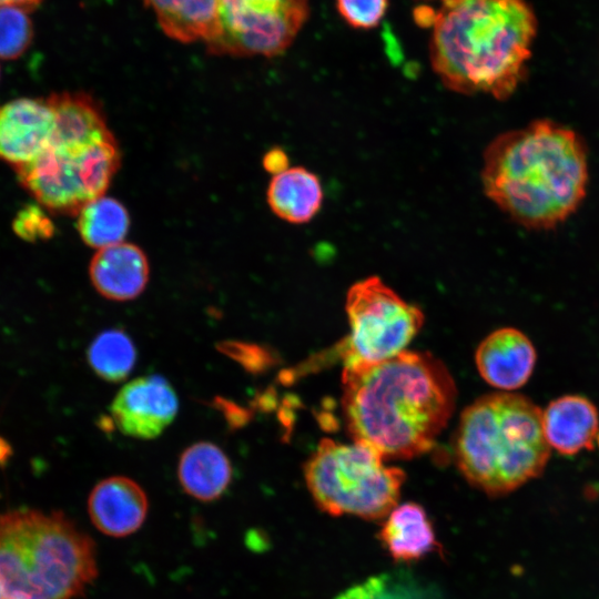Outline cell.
<instances>
[{
	"mask_svg": "<svg viewBox=\"0 0 599 599\" xmlns=\"http://www.w3.org/2000/svg\"><path fill=\"white\" fill-rule=\"evenodd\" d=\"M47 101L54 115L51 145L84 146L112 135L101 105L90 94L52 93Z\"/></svg>",
	"mask_w": 599,
	"mask_h": 599,
	"instance_id": "obj_16",
	"label": "cell"
},
{
	"mask_svg": "<svg viewBox=\"0 0 599 599\" xmlns=\"http://www.w3.org/2000/svg\"><path fill=\"white\" fill-rule=\"evenodd\" d=\"M480 176L485 195L516 223L530 230L554 229L585 199L586 144L569 128L536 120L491 140Z\"/></svg>",
	"mask_w": 599,
	"mask_h": 599,
	"instance_id": "obj_2",
	"label": "cell"
},
{
	"mask_svg": "<svg viewBox=\"0 0 599 599\" xmlns=\"http://www.w3.org/2000/svg\"><path fill=\"white\" fill-rule=\"evenodd\" d=\"M232 464L215 444L199 441L187 447L177 464V477L183 490L201 501L219 499L229 488Z\"/></svg>",
	"mask_w": 599,
	"mask_h": 599,
	"instance_id": "obj_19",
	"label": "cell"
},
{
	"mask_svg": "<svg viewBox=\"0 0 599 599\" xmlns=\"http://www.w3.org/2000/svg\"><path fill=\"white\" fill-rule=\"evenodd\" d=\"M219 29L206 49L216 55L275 57L309 16L308 0H217Z\"/></svg>",
	"mask_w": 599,
	"mask_h": 599,
	"instance_id": "obj_9",
	"label": "cell"
},
{
	"mask_svg": "<svg viewBox=\"0 0 599 599\" xmlns=\"http://www.w3.org/2000/svg\"><path fill=\"white\" fill-rule=\"evenodd\" d=\"M0 599H3L2 595L0 593Z\"/></svg>",
	"mask_w": 599,
	"mask_h": 599,
	"instance_id": "obj_30",
	"label": "cell"
},
{
	"mask_svg": "<svg viewBox=\"0 0 599 599\" xmlns=\"http://www.w3.org/2000/svg\"><path fill=\"white\" fill-rule=\"evenodd\" d=\"M266 200L277 217L292 224H305L319 212L324 190L314 172L304 166H290L273 175Z\"/></svg>",
	"mask_w": 599,
	"mask_h": 599,
	"instance_id": "obj_18",
	"label": "cell"
},
{
	"mask_svg": "<svg viewBox=\"0 0 599 599\" xmlns=\"http://www.w3.org/2000/svg\"><path fill=\"white\" fill-rule=\"evenodd\" d=\"M342 407L353 441L384 459L428 451L451 417L457 389L446 365L428 352L344 366Z\"/></svg>",
	"mask_w": 599,
	"mask_h": 599,
	"instance_id": "obj_1",
	"label": "cell"
},
{
	"mask_svg": "<svg viewBox=\"0 0 599 599\" xmlns=\"http://www.w3.org/2000/svg\"><path fill=\"white\" fill-rule=\"evenodd\" d=\"M97 576L94 541L64 512H0L3 599H80Z\"/></svg>",
	"mask_w": 599,
	"mask_h": 599,
	"instance_id": "obj_4",
	"label": "cell"
},
{
	"mask_svg": "<svg viewBox=\"0 0 599 599\" xmlns=\"http://www.w3.org/2000/svg\"><path fill=\"white\" fill-rule=\"evenodd\" d=\"M388 0H336L343 20L355 29L375 28L385 16Z\"/></svg>",
	"mask_w": 599,
	"mask_h": 599,
	"instance_id": "obj_25",
	"label": "cell"
},
{
	"mask_svg": "<svg viewBox=\"0 0 599 599\" xmlns=\"http://www.w3.org/2000/svg\"><path fill=\"white\" fill-rule=\"evenodd\" d=\"M12 455V446L4 437L0 436V468L7 465Z\"/></svg>",
	"mask_w": 599,
	"mask_h": 599,
	"instance_id": "obj_28",
	"label": "cell"
},
{
	"mask_svg": "<svg viewBox=\"0 0 599 599\" xmlns=\"http://www.w3.org/2000/svg\"><path fill=\"white\" fill-rule=\"evenodd\" d=\"M54 115L47 99L21 98L0 105V160L26 164L50 144Z\"/></svg>",
	"mask_w": 599,
	"mask_h": 599,
	"instance_id": "obj_11",
	"label": "cell"
},
{
	"mask_svg": "<svg viewBox=\"0 0 599 599\" xmlns=\"http://www.w3.org/2000/svg\"><path fill=\"white\" fill-rule=\"evenodd\" d=\"M536 361L531 341L514 327L491 332L475 354L476 367L483 379L505 392L524 386L532 375Z\"/></svg>",
	"mask_w": 599,
	"mask_h": 599,
	"instance_id": "obj_12",
	"label": "cell"
},
{
	"mask_svg": "<svg viewBox=\"0 0 599 599\" xmlns=\"http://www.w3.org/2000/svg\"><path fill=\"white\" fill-rule=\"evenodd\" d=\"M432 24V69L449 91L506 100L525 78L537 33L525 0H443Z\"/></svg>",
	"mask_w": 599,
	"mask_h": 599,
	"instance_id": "obj_3",
	"label": "cell"
},
{
	"mask_svg": "<svg viewBox=\"0 0 599 599\" xmlns=\"http://www.w3.org/2000/svg\"><path fill=\"white\" fill-rule=\"evenodd\" d=\"M335 599H443L429 585L406 573H380L339 593Z\"/></svg>",
	"mask_w": 599,
	"mask_h": 599,
	"instance_id": "obj_23",
	"label": "cell"
},
{
	"mask_svg": "<svg viewBox=\"0 0 599 599\" xmlns=\"http://www.w3.org/2000/svg\"><path fill=\"white\" fill-rule=\"evenodd\" d=\"M87 357L99 377L118 383L132 372L136 362V349L126 333L112 328L100 333L92 341Z\"/></svg>",
	"mask_w": 599,
	"mask_h": 599,
	"instance_id": "obj_22",
	"label": "cell"
},
{
	"mask_svg": "<svg viewBox=\"0 0 599 599\" xmlns=\"http://www.w3.org/2000/svg\"><path fill=\"white\" fill-rule=\"evenodd\" d=\"M377 537L396 561L419 560L440 549L426 510L416 502L397 505L384 518Z\"/></svg>",
	"mask_w": 599,
	"mask_h": 599,
	"instance_id": "obj_17",
	"label": "cell"
},
{
	"mask_svg": "<svg viewBox=\"0 0 599 599\" xmlns=\"http://www.w3.org/2000/svg\"><path fill=\"white\" fill-rule=\"evenodd\" d=\"M121 164L113 134L84 146L48 145L34 160L16 166L18 180L49 211L78 215L108 190Z\"/></svg>",
	"mask_w": 599,
	"mask_h": 599,
	"instance_id": "obj_7",
	"label": "cell"
},
{
	"mask_svg": "<svg viewBox=\"0 0 599 599\" xmlns=\"http://www.w3.org/2000/svg\"><path fill=\"white\" fill-rule=\"evenodd\" d=\"M542 430L550 448L561 455L591 449L599 436L598 409L585 396H560L542 412Z\"/></svg>",
	"mask_w": 599,
	"mask_h": 599,
	"instance_id": "obj_15",
	"label": "cell"
},
{
	"mask_svg": "<svg viewBox=\"0 0 599 599\" xmlns=\"http://www.w3.org/2000/svg\"><path fill=\"white\" fill-rule=\"evenodd\" d=\"M26 11L16 6L0 7V59H16L30 45L33 31Z\"/></svg>",
	"mask_w": 599,
	"mask_h": 599,
	"instance_id": "obj_24",
	"label": "cell"
},
{
	"mask_svg": "<svg viewBox=\"0 0 599 599\" xmlns=\"http://www.w3.org/2000/svg\"><path fill=\"white\" fill-rule=\"evenodd\" d=\"M263 166L268 173L275 175L290 167V160L281 148H272L263 156Z\"/></svg>",
	"mask_w": 599,
	"mask_h": 599,
	"instance_id": "obj_27",
	"label": "cell"
},
{
	"mask_svg": "<svg viewBox=\"0 0 599 599\" xmlns=\"http://www.w3.org/2000/svg\"><path fill=\"white\" fill-rule=\"evenodd\" d=\"M349 334L342 344L344 366L386 361L405 351L424 323L423 312L378 276L354 283L346 294Z\"/></svg>",
	"mask_w": 599,
	"mask_h": 599,
	"instance_id": "obj_8",
	"label": "cell"
},
{
	"mask_svg": "<svg viewBox=\"0 0 599 599\" xmlns=\"http://www.w3.org/2000/svg\"><path fill=\"white\" fill-rule=\"evenodd\" d=\"M179 399L172 385L159 375L142 376L125 384L111 404L118 429L130 437H158L175 418Z\"/></svg>",
	"mask_w": 599,
	"mask_h": 599,
	"instance_id": "obj_10",
	"label": "cell"
},
{
	"mask_svg": "<svg viewBox=\"0 0 599 599\" xmlns=\"http://www.w3.org/2000/svg\"><path fill=\"white\" fill-rule=\"evenodd\" d=\"M12 226L18 236L30 242L49 238L54 233L52 221L34 204L23 206L17 213Z\"/></svg>",
	"mask_w": 599,
	"mask_h": 599,
	"instance_id": "obj_26",
	"label": "cell"
},
{
	"mask_svg": "<svg viewBox=\"0 0 599 599\" xmlns=\"http://www.w3.org/2000/svg\"><path fill=\"white\" fill-rule=\"evenodd\" d=\"M129 229V213L113 197L103 195L92 200L78 214V231L82 241L98 250L123 242Z\"/></svg>",
	"mask_w": 599,
	"mask_h": 599,
	"instance_id": "obj_21",
	"label": "cell"
},
{
	"mask_svg": "<svg viewBox=\"0 0 599 599\" xmlns=\"http://www.w3.org/2000/svg\"><path fill=\"white\" fill-rule=\"evenodd\" d=\"M149 500L143 488L124 476L108 477L98 483L88 498L93 526L109 537H126L145 521Z\"/></svg>",
	"mask_w": 599,
	"mask_h": 599,
	"instance_id": "obj_13",
	"label": "cell"
},
{
	"mask_svg": "<svg viewBox=\"0 0 599 599\" xmlns=\"http://www.w3.org/2000/svg\"><path fill=\"white\" fill-rule=\"evenodd\" d=\"M373 448L357 441L323 438L304 465L308 491L332 515L384 519L396 506L405 473L384 464Z\"/></svg>",
	"mask_w": 599,
	"mask_h": 599,
	"instance_id": "obj_6",
	"label": "cell"
},
{
	"mask_svg": "<svg viewBox=\"0 0 599 599\" xmlns=\"http://www.w3.org/2000/svg\"><path fill=\"white\" fill-rule=\"evenodd\" d=\"M171 39L210 42L217 33V0H143Z\"/></svg>",
	"mask_w": 599,
	"mask_h": 599,
	"instance_id": "obj_20",
	"label": "cell"
},
{
	"mask_svg": "<svg viewBox=\"0 0 599 599\" xmlns=\"http://www.w3.org/2000/svg\"><path fill=\"white\" fill-rule=\"evenodd\" d=\"M41 0H0V7L16 6L26 10H31L40 3Z\"/></svg>",
	"mask_w": 599,
	"mask_h": 599,
	"instance_id": "obj_29",
	"label": "cell"
},
{
	"mask_svg": "<svg viewBox=\"0 0 599 599\" xmlns=\"http://www.w3.org/2000/svg\"><path fill=\"white\" fill-rule=\"evenodd\" d=\"M453 450L466 480L496 497L541 475L551 448L541 409L526 396L500 392L480 396L463 410Z\"/></svg>",
	"mask_w": 599,
	"mask_h": 599,
	"instance_id": "obj_5",
	"label": "cell"
},
{
	"mask_svg": "<svg viewBox=\"0 0 599 599\" xmlns=\"http://www.w3.org/2000/svg\"><path fill=\"white\" fill-rule=\"evenodd\" d=\"M94 288L105 298L130 301L145 288L150 266L144 252L132 243L121 242L98 250L89 266Z\"/></svg>",
	"mask_w": 599,
	"mask_h": 599,
	"instance_id": "obj_14",
	"label": "cell"
}]
</instances>
